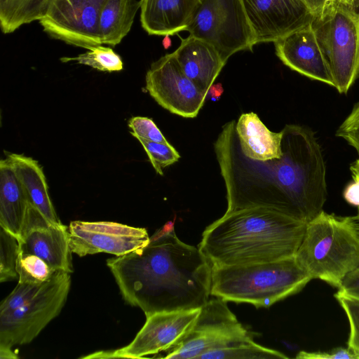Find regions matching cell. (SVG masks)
I'll list each match as a JSON object with an SVG mask.
<instances>
[{"label":"cell","mask_w":359,"mask_h":359,"mask_svg":"<svg viewBox=\"0 0 359 359\" xmlns=\"http://www.w3.org/2000/svg\"><path fill=\"white\" fill-rule=\"evenodd\" d=\"M311 280L294 256L269 262L212 266L210 295L269 308L299 292Z\"/></svg>","instance_id":"cell-4"},{"label":"cell","mask_w":359,"mask_h":359,"mask_svg":"<svg viewBox=\"0 0 359 359\" xmlns=\"http://www.w3.org/2000/svg\"><path fill=\"white\" fill-rule=\"evenodd\" d=\"M223 92L222 86L220 83L212 84L209 90L208 95H210L213 100H218Z\"/></svg>","instance_id":"cell-37"},{"label":"cell","mask_w":359,"mask_h":359,"mask_svg":"<svg viewBox=\"0 0 359 359\" xmlns=\"http://www.w3.org/2000/svg\"><path fill=\"white\" fill-rule=\"evenodd\" d=\"M22 185L6 157L0 161V226L19 240L29 208Z\"/></svg>","instance_id":"cell-19"},{"label":"cell","mask_w":359,"mask_h":359,"mask_svg":"<svg viewBox=\"0 0 359 359\" xmlns=\"http://www.w3.org/2000/svg\"><path fill=\"white\" fill-rule=\"evenodd\" d=\"M199 309L162 311L147 318L142 329L127 346L92 353L86 358H140L164 351L191 326Z\"/></svg>","instance_id":"cell-12"},{"label":"cell","mask_w":359,"mask_h":359,"mask_svg":"<svg viewBox=\"0 0 359 359\" xmlns=\"http://www.w3.org/2000/svg\"><path fill=\"white\" fill-rule=\"evenodd\" d=\"M329 1L330 0H304L314 15L320 13Z\"/></svg>","instance_id":"cell-36"},{"label":"cell","mask_w":359,"mask_h":359,"mask_svg":"<svg viewBox=\"0 0 359 359\" xmlns=\"http://www.w3.org/2000/svg\"><path fill=\"white\" fill-rule=\"evenodd\" d=\"M146 151L156 172L163 175V169L178 161V151L169 143H161L137 138Z\"/></svg>","instance_id":"cell-28"},{"label":"cell","mask_w":359,"mask_h":359,"mask_svg":"<svg viewBox=\"0 0 359 359\" xmlns=\"http://www.w3.org/2000/svg\"><path fill=\"white\" fill-rule=\"evenodd\" d=\"M42 284L18 283L14 290L2 301L0 306V314L9 312L19 307L34 295Z\"/></svg>","instance_id":"cell-31"},{"label":"cell","mask_w":359,"mask_h":359,"mask_svg":"<svg viewBox=\"0 0 359 359\" xmlns=\"http://www.w3.org/2000/svg\"><path fill=\"white\" fill-rule=\"evenodd\" d=\"M343 196L348 204L359 207V180H353L346 187Z\"/></svg>","instance_id":"cell-35"},{"label":"cell","mask_w":359,"mask_h":359,"mask_svg":"<svg viewBox=\"0 0 359 359\" xmlns=\"http://www.w3.org/2000/svg\"><path fill=\"white\" fill-rule=\"evenodd\" d=\"M201 0H140V21L149 35H173L186 30Z\"/></svg>","instance_id":"cell-18"},{"label":"cell","mask_w":359,"mask_h":359,"mask_svg":"<svg viewBox=\"0 0 359 359\" xmlns=\"http://www.w3.org/2000/svg\"><path fill=\"white\" fill-rule=\"evenodd\" d=\"M236 130L242 151L250 158L265 161L282 156V130H269L257 114H242L236 123Z\"/></svg>","instance_id":"cell-20"},{"label":"cell","mask_w":359,"mask_h":359,"mask_svg":"<svg viewBox=\"0 0 359 359\" xmlns=\"http://www.w3.org/2000/svg\"><path fill=\"white\" fill-rule=\"evenodd\" d=\"M350 170L353 180H359V158L351 164Z\"/></svg>","instance_id":"cell-38"},{"label":"cell","mask_w":359,"mask_h":359,"mask_svg":"<svg viewBox=\"0 0 359 359\" xmlns=\"http://www.w3.org/2000/svg\"><path fill=\"white\" fill-rule=\"evenodd\" d=\"M72 253L84 257L100 252L122 256L146 246V229L113 222L73 221L69 226Z\"/></svg>","instance_id":"cell-13"},{"label":"cell","mask_w":359,"mask_h":359,"mask_svg":"<svg viewBox=\"0 0 359 359\" xmlns=\"http://www.w3.org/2000/svg\"><path fill=\"white\" fill-rule=\"evenodd\" d=\"M60 60L63 62L76 61L79 64L88 65L102 72H118L123 69V62L120 56L111 48L102 45L92 48L76 57H64Z\"/></svg>","instance_id":"cell-25"},{"label":"cell","mask_w":359,"mask_h":359,"mask_svg":"<svg viewBox=\"0 0 359 359\" xmlns=\"http://www.w3.org/2000/svg\"><path fill=\"white\" fill-rule=\"evenodd\" d=\"M50 0H0V27L4 34L24 24L40 20Z\"/></svg>","instance_id":"cell-23"},{"label":"cell","mask_w":359,"mask_h":359,"mask_svg":"<svg viewBox=\"0 0 359 359\" xmlns=\"http://www.w3.org/2000/svg\"><path fill=\"white\" fill-rule=\"evenodd\" d=\"M226 302L208 299L188 330L164 351L161 358L188 359L198 358L212 350L223 348L253 338L229 309Z\"/></svg>","instance_id":"cell-9"},{"label":"cell","mask_w":359,"mask_h":359,"mask_svg":"<svg viewBox=\"0 0 359 359\" xmlns=\"http://www.w3.org/2000/svg\"><path fill=\"white\" fill-rule=\"evenodd\" d=\"M184 74L208 95L226 62L208 42L189 35L173 52Z\"/></svg>","instance_id":"cell-17"},{"label":"cell","mask_w":359,"mask_h":359,"mask_svg":"<svg viewBox=\"0 0 359 359\" xmlns=\"http://www.w3.org/2000/svg\"><path fill=\"white\" fill-rule=\"evenodd\" d=\"M357 216H358V220H359V207H358V215H357Z\"/></svg>","instance_id":"cell-41"},{"label":"cell","mask_w":359,"mask_h":359,"mask_svg":"<svg viewBox=\"0 0 359 359\" xmlns=\"http://www.w3.org/2000/svg\"><path fill=\"white\" fill-rule=\"evenodd\" d=\"M306 225L265 208L226 211L205 228L198 248L212 266L280 260L295 256Z\"/></svg>","instance_id":"cell-3"},{"label":"cell","mask_w":359,"mask_h":359,"mask_svg":"<svg viewBox=\"0 0 359 359\" xmlns=\"http://www.w3.org/2000/svg\"><path fill=\"white\" fill-rule=\"evenodd\" d=\"M288 358L284 353L262 346L253 338L243 340L232 346L212 350L201 355L198 359H273Z\"/></svg>","instance_id":"cell-24"},{"label":"cell","mask_w":359,"mask_h":359,"mask_svg":"<svg viewBox=\"0 0 359 359\" xmlns=\"http://www.w3.org/2000/svg\"><path fill=\"white\" fill-rule=\"evenodd\" d=\"M235 120L222 127L214 144L226 190V212L269 208L305 223L321 211L327 196L321 147L309 128L282 130V156L258 161L242 151Z\"/></svg>","instance_id":"cell-1"},{"label":"cell","mask_w":359,"mask_h":359,"mask_svg":"<svg viewBox=\"0 0 359 359\" xmlns=\"http://www.w3.org/2000/svg\"><path fill=\"white\" fill-rule=\"evenodd\" d=\"M334 87L346 94L359 76V10L330 0L311 22Z\"/></svg>","instance_id":"cell-6"},{"label":"cell","mask_w":359,"mask_h":359,"mask_svg":"<svg viewBox=\"0 0 359 359\" xmlns=\"http://www.w3.org/2000/svg\"><path fill=\"white\" fill-rule=\"evenodd\" d=\"M334 297L345 312L349 323L348 347L359 355V299L337 292Z\"/></svg>","instance_id":"cell-29"},{"label":"cell","mask_w":359,"mask_h":359,"mask_svg":"<svg viewBox=\"0 0 359 359\" xmlns=\"http://www.w3.org/2000/svg\"><path fill=\"white\" fill-rule=\"evenodd\" d=\"M163 45L165 48H168L171 46V40L169 37V35L165 36V38L163 41Z\"/></svg>","instance_id":"cell-40"},{"label":"cell","mask_w":359,"mask_h":359,"mask_svg":"<svg viewBox=\"0 0 359 359\" xmlns=\"http://www.w3.org/2000/svg\"><path fill=\"white\" fill-rule=\"evenodd\" d=\"M20 244L17 237L0 229V282L12 280L18 276L17 262Z\"/></svg>","instance_id":"cell-27"},{"label":"cell","mask_w":359,"mask_h":359,"mask_svg":"<svg viewBox=\"0 0 359 359\" xmlns=\"http://www.w3.org/2000/svg\"><path fill=\"white\" fill-rule=\"evenodd\" d=\"M336 136L345 140L359 156V102L353 107L336 131Z\"/></svg>","instance_id":"cell-32"},{"label":"cell","mask_w":359,"mask_h":359,"mask_svg":"<svg viewBox=\"0 0 359 359\" xmlns=\"http://www.w3.org/2000/svg\"><path fill=\"white\" fill-rule=\"evenodd\" d=\"M294 257L311 279L339 289L345 276L359 265L358 216L321 211L306 223Z\"/></svg>","instance_id":"cell-5"},{"label":"cell","mask_w":359,"mask_h":359,"mask_svg":"<svg viewBox=\"0 0 359 359\" xmlns=\"http://www.w3.org/2000/svg\"><path fill=\"white\" fill-rule=\"evenodd\" d=\"M71 286L69 273L56 271L19 307L0 314V359L18 358L13 346L30 343L59 315Z\"/></svg>","instance_id":"cell-7"},{"label":"cell","mask_w":359,"mask_h":359,"mask_svg":"<svg viewBox=\"0 0 359 359\" xmlns=\"http://www.w3.org/2000/svg\"><path fill=\"white\" fill-rule=\"evenodd\" d=\"M347 4L351 5L353 8L359 10V0H344Z\"/></svg>","instance_id":"cell-39"},{"label":"cell","mask_w":359,"mask_h":359,"mask_svg":"<svg viewBox=\"0 0 359 359\" xmlns=\"http://www.w3.org/2000/svg\"><path fill=\"white\" fill-rule=\"evenodd\" d=\"M130 134L135 138H142L149 141L168 142L154 122L147 117L135 116L128 121Z\"/></svg>","instance_id":"cell-30"},{"label":"cell","mask_w":359,"mask_h":359,"mask_svg":"<svg viewBox=\"0 0 359 359\" xmlns=\"http://www.w3.org/2000/svg\"><path fill=\"white\" fill-rule=\"evenodd\" d=\"M18 283L42 284L56 271L39 257L20 252L17 262Z\"/></svg>","instance_id":"cell-26"},{"label":"cell","mask_w":359,"mask_h":359,"mask_svg":"<svg viewBox=\"0 0 359 359\" xmlns=\"http://www.w3.org/2000/svg\"><path fill=\"white\" fill-rule=\"evenodd\" d=\"M124 300L146 317L157 312L201 308L210 295L212 264L198 248L179 239L174 222L149 243L107 260Z\"/></svg>","instance_id":"cell-2"},{"label":"cell","mask_w":359,"mask_h":359,"mask_svg":"<svg viewBox=\"0 0 359 359\" xmlns=\"http://www.w3.org/2000/svg\"><path fill=\"white\" fill-rule=\"evenodd\" d=\"M140 8L137 0H106L99 20L102 44H118L130 32Z\"/></svg>","instance_id":"cell-22"},{"label":"cell","mask_w":359,"mask_h":359,"mask_svg":"<svg viewBox=\"0 0 359 359\" xmlns=\"http://www.w3.org/2000/svg\"><path fill=\"white\" fill-rule=\"evenodd\" d=\"M14 172L22 185L29 203L38 209L50 222L61 224L48 194L42 168L38 162L23 154L7 155Z\"/></svg>","instance_id":"cell-21"},{"label":"cell","mask_w":359,"mask_h":359,"mask_svg":"<svg viewBox=\"0 0 359 359\" xmlns=\"http://www.w3.org/2000/svg\"><path fill=\"white\" fill-rule=\"evenodd\" d=\"M276 53L291 69L334 87V81L311 23L274 42Z\"/></svg>","instance_id":"cell-16"},{"label":"cell","mask_w":359,"mask_h":359,"mask_svg":"<svg viewBox=\"0 0 359 359\" xmlns=\"http://www.w3.org/2000/svg\"><path fill=\"white\" fill-rule=\"evenodd\" d=\"M146 89L162 107L184 118L196 117L208 97L184 74L174 53L151 64Z\"/></svg>","instance_id":"cell-11"},{"label":"cell","mask_w":359,"mask_h":359,"mask_svg":"<svg viewBox=\"0 0 359 359\" xmlns=\"http://www.w3.org/2000/svg\"><path fill=\"white\" fill-rule=\"evenodd\" d=\"M337 293L359 299V265L345 276Z\"/></svg>","instance_id":"cell-34"},{"label":"cell","mask_w":359,"mask_h":359,"mask_svg":"<svg viewBox=\"0 0 359 359\" xmlns=\"http://www.w3.org/2000/svg\"><path fill=\"white\" fill-rule=\"evenodd\" d=\"M106 0H50L39 20L54 39L88 50L102 45L99 20Z\"/></svg>","instance_id":"cell-10"},{"label":"cell","mask_w":359,"mask_h":359,"mask_svg":"<svg viewBox=\"0 0 359 359\" xmlns=\"http://www.w3.org/2000/svg\"><path fill=\"white\" fill-rule=\"evenodd\" d=\"M185 31L212 45L226 63L256 45L242 0H201Z\"/></svg>","instance_id":"cell-8"},{"label":"cell","mask_w":359,"mask_h":359,"mask_svg":"<svg viewBox=\"0 0 359 359\" xmlns=\"http://www.w3.org/2000/svg\"><path fill=\"white\" fill-rule=\"evenodd\" d=\"M256 44L275 42L309 25L314 14L304 0H242Z\"/></svg>","instance_id":"cell-14"},{"label":"cell","mask_w":359,"mask_h":359,"mask_svg":"<svg viewBox=\"0 0 359 359\" xmlns=\"http://www.w3.org/2000/svg\"><path fill=\"white\" fill-rule=\"evenodd\" d=\"M299 359H359V355L348 347H338L327 351H299Z\"/></svg>","instance_id":"cell-33"},{"label":"cell","mask_w":359,"mask_h":359,"mask_svg":"<svg viewBox=\"0 0 359 359\" xmlns=\"http://www.w3.org/2000/svg\"><path fill=\"white\" fill-rule=\"evenodd\" d=\"M18 241L20 252L39 257L55 271L73 272L69 227L50 222L30 204Z\"/></svg>","instance_id":"cell-15"}]
</instances>
